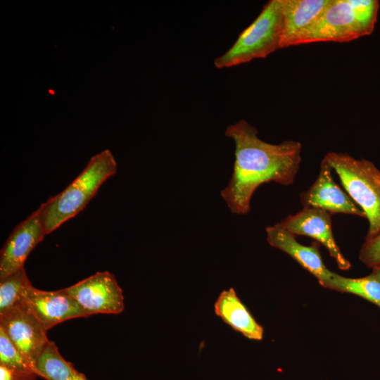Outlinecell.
I'll return each instance as SVG.
<instances>
[{"label": "cell", "instance_id": "1", "mask_svg": "<svg viewBox=\"0 0 380 380\" xmlns=\"http://www.w3.org/2000/svg\"><path fill=\"white\" fill-rule=\"evenodd\" d=\"M225 135L234 141L235 160L230 180L220 195L232 213L248 214L255 191L265 183H293L301 162L299 141L265 142L245 120L229 125Z\"/></svg>", "mask_w": 380, "mask_h": 380}, {"label": "cell", "instance_id": "2", "mask_svg": "<svg viewBox=\"0 0 380 380\" xmlns=\"http://www.w3.org/2000/svg\"><path fill=\"white\" fill-rule=\"evenodd\" d=\"M377 0H332L292 41L291 46L314 42H348L372 33Z\"/></svg>", "mask_w": 380, "mask_h": 380}, {"label": "cell", "instance_id": "3", "mask_svg": "<svg viewBox=\"0 0 380 380\" xmlns=\"http://www.w3.org/2000/svg\"><path fill=\"white\" fill-rule=\"evenodd\" d=\"M116 171L117 163L110 150H103L92 156L83 170L64 190L39 206L46 234L81 212L102 184Z\"/></svg>", "mask_w": 380, "mask_h": 380}, {"label": "cell", "instance_id": "4", "mask_svg": "<svg viewBox=\"0 0 380 380\" xmlns=\"http://www.w3.org/2000/svg\"><path fill=\"white\" fill-rule=\"evenodd\" d=\"M324 159L338 176L345 191L365 215V240L380 233V171L372 162L344 153L329 152Z\"/></svg>", "mask_w": 380, "mask_h": 380}, {"label": "cell", "instance_id": "5", "mask_svg": "<svg viewBox=\"0 0 380 380\" xmlns=\"http://www.w3.org/2000/svg\"><path fill=\"white\" fill-rule=\"evenodd\" d=\"M281 0H270L254 21L239 35L234 44L214 61L218 69L231 68L263 58L281 49Z\"/></svg>", "mask_w": 380, "mask_h": 380}, {"label": "cell", "instance_id": "6", "mask_svg": "<svg viewBox=\"0 0 380 380\" xmlns=\"http://www.w3.org/2000/svg\"><path fill=\"white\" fill-rule=\"evenodd\" d=\"M88 316L121 313L125 309L122 290L108 271L95 274L63 289Z\"/></svg>", "mask_w": 380, "mask_h": 380}, {"label": "cell", "instance_id": "7", "mask_svg": "<svg viewBox=\"0 0 380 380\" xmlns=\"http://www.w3.org/2000/svg\"><path fill=\"white\" fill-rule=\"evenodd\" d=\"M0 327L34 369L37 358L50 341L47 331L23 300L0 315Z\"/></svg>", "mask_w": 380, "mask_h": 380}, {"label": "cell", "instance_id": "8", "mask_svg": "<svg viewBox=\"0 0 380 380\" xmlns=\"http://www.w3.org/2000/svg\"><path fill=\"white\" fill-rule=\"evenodd\" d=\"M46 235L39 207L10 234L0 252V279L23 268L29 254Z\"/></svg>", "mask_w": 380, "mask_h": 380}, {"label": "cell", "instance_id": "9", "mask_svg": "<svg viewBox=\"0 0 380 380\" xmlns=\"http://www.w3.org/2000/svg\"><path fill=\"white\" fill-rule=\"evenodd\" d=\"M331 214L318 208L303 207L295 215H291L279 224L294 236H307L322 243L328 251L338 268L348 270L350 262L341 253L334 237Z\"/></svg>", "mask_w": 380, "mask_h": 380}, {"label": "cell", "instance_id": "10", "mask_svg": "<svg viewBox=\"0 0 380 380\" xmlns=\"http://www.w3.org/2000/svg\"><path fill=\"white\" fill-rule=\"evenodd\" d=\"M22 300L46 331L63 322L89 317L63 289L44 291L31 284L25 291Z\"/></svg>", "mask_w": 380, "mask_h": 380}, {"label": "cell", "instance_id": "11", "mask_svg": "<svg viewBox=\"0 0 380 380\" xmlns=\"http://www.w3.org/2000/svg\"><path fill=\"white\" fill-rule=\"evenodd\" d=\"M332 168L325 159L320 163L319 175L300 196L303 207L323 210L329 214L343 213L365 218V215L348 193L334 180Z\"/></svg>", "mask_w": 380, "mask_h": 380}, {"label": "cell", "instance_id": "12", "mask_svg": "<svg viewBox=\"0 0 380 380\" xmlns=\"http://www.w3.org/2000/svg\"><path fill=\"white\" fill-rule=\"evenodd\" d=\"M267 242L293 258L304 269L317 278L324 287L331 288L334 272L324 265L319 252V245L314 241L310 246H304L297 241L296 236L277 223L266 227Z\"/></svg>", "mask_w": 380, "mask_h": 380}, {"label": "cell", "instance_id": "13", "mask_svg": "<svg viewBox=\"0 0 380 380\" xmlns=\"http://www.w3.org/2000/svg\"><path fill=\"white\" fill-rule=\"evenodd\" d=\"M214 310L224 322L247 338L255 341L263 338V327L257 322L233 288L220 293L215 302Z\"/></svg>", "mask_w": 380, "mask_h": 380}, {"label": "cell", "instance_id": "14", "mask_svg": "<svg viewBox=\"0 0 380 380\" xmlns=\"http://www.w3.org/2000/svg\"><path fill=\"white\" fill-rule=\"evenodd\" d=\"M332 0H281V49L291 46L293 39L314 21Z\"/></svg>", "mask_w": 380, "mask_h": 380}, {"label": "cell", "instance_id": "15", "mask_svg": "<svg viewBox=\"0 0 380 380\" xmlns=\"http://www.w3.org/2000/svg\"><path fill=\"white\" fill-rule=\"evenodd\" d=\"M34 370L38 376L46 380H87L61 356L52 341L49 342L37 358Z\"/></svg>", "mask_w": 380, "mask_h": 380}, {"label": "cell", "instance_id": "16", "mask_svg": "<svg viewBox=\"0 0 380 380\" xmlns=\"http://www.w3.org/2000/svg\"><path fill=\"white\" fill-rule=\"evenodd\" d=\"M330 289L358 296L380 308V278L372 272L360 278H349L334 273Z\"/></svg>", "mask_w": 380, "mask_h": 380}, {"label": "cell", "instance_id": "17", "mask_svg": "<svg viewBox=\"0 0 380 380\" xmlns=\"http://www.w3.org/2000/svg\"><path fill=\"white\" fill-rule=\"evenodd\" d=\"M31 284L25 267L0 279V315L21 302L25 291Z\"/></svg>", "mask_w": 380, "mask_h": 380}, {"label": "cell", "instance_id": "18", "mask_svg": "<svg viewBox=\"0 0 380 380\" xmlns=\"http://www.w3.org/2000/svg\"><path fill=\"white\" fill-rule=\"evenodd\" d=\"M0 365L18 371L35 373L33 367L9 339L1 327Z\"/></svg>", "mask_w": 380, "mask_h": 380}, {"label": "cell", "instance_id": "19", "mask_svg": "<svg viewBox=\"0 0 380 380\" xmlns=\"http://www.w3.org/2000/svg\"><path fill=\"white\" fill-rule=\"evenodd\" d=\"M359 259L372 269L380 267V233L365 241L360 249Z\"/></svg>", "mask_w": 380, "mask_h": 380}, {"label": "cell", "instance_id": "20", "mask_svg": "<svg viewBox=\"0 0 380 380\" xmlns=\"http://www.w3.org/2000/svg\"><path fill=\"white\" fill-rule=\"evenodd\" d=\"M37 376L33 372L18 371L0 365V380H35Z\"/></svg>", "mask_w": 380, "mask_h": 380}, {"label": "cell", "instance_id": "21", "mask_svg": "<svg viewBox=\"0 0 380 380\" xmlns=\"http://www.w3.org/2000/svg\"><path fill=\"white\" fill-rule=\"evenodd\" d=\"M372 272H374L380 278V267L373 268Z\"/></svg>", "mask_w": 380, "mask_h": 380}]
</instances>
